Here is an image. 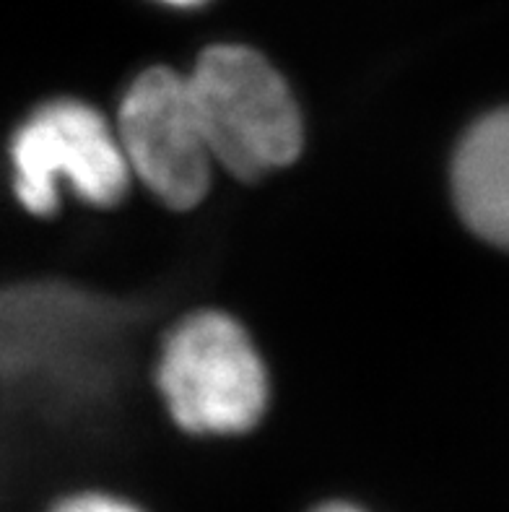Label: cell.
Instances as JSON below:
<instances>
[{
  "mask_svg": "<svg viewBox=\"0 0 509 512\" xmlns=\"http://www.w3.org/2000/svg\"><path fill=\"white\" fill-rule=\"evenodd\" d=\"M16 195L32 214L58 208L60 182L94 206H115L130 182L120 136L89 104L58 99L39 107L11 146Z\"/></svg>",
  "mask_w": 509,
  "mask_h": 512,
  "instance_id": "cell-3",
  "label": "cell"
},
{
  "mask_svg": "<svg viewBox=\"0 0 509 512\" xmlns=\"http://www.w3.org/2000/svg\"><path fill=\"white\" fill-rule=\"evenodd\" d=\"M162 3H169V6L187 8V6H198V3H203V0H162Z\"/></svg>",
  "mask_w": 509,
  "mask_h": 512,
  "instance_id": "cell-8",
  "label": "cell"
},
{
  "mask_svg": "<svg viewBox=\"0 0 509 512\" xmlns=\"http://www.w3.org/2000/svg\"><path fill=\"white\" fill-rule=\"evenodd\" d=\"M312 512H361V510L354 505H348V502H328V505L317 507V510Z\"/></svg>",
  "mask_w": 509,
  "mask_h": 512,
  "instance_id": "cell-7",
  "label": "cell"
},
{
  "mask_svg": "<svg viewBox=\"0 0 509 512\" xmlns=\"http://www.w3.org/2000/svg\"><path fill=\"white\" fill-rule=\"evenodd\" d=\"M117 136L130 172L162 203L190 208L206 195L213 154L187 76L151 68L120 104Z\"/></svg>",
  "mask_w": 509,
  "mask_h": 512,
  "instance_id": "cell-4",
  "label": "cell"
},
{
  "mask_svg": "<svg viewBox=\"0 0 509 512\" xmlns=\"http://www.w3.org/2000/svg\"><path fill=\"white\" fill-rule=\"evenodd\" d=\"M159 390L174 422L200 435H237L258 424L268 377L242 325L221 312H198L167 338Z\"/></svg>",
  "mask_w": 509,
  "mask_h": 512,
  "instance_id": "cell-2",
  "label": "cell"
},
{
  "mask_svg": "<svg viewBox=\"0 0 509 512\" xmlns=\"http://www.w3.org/2000/svg\"><path fill=\"white\" fill-rule=\"evenodd\" d=\"M452 188L465 224L491 245L509 247V107L465 133Z\"/></svg>",
  "mask_w": 509,
  "mask_h": 512,
  "instance_id": "cell-5",
  "label": "cell"
},
{
  "mask_svg": "<svg viewBox=\"0 0 509 512\" xmlns=\"http://www.w3.org/2000/svg\"><path fill=\"white\" fill-rule=\"evenodd\" d=\"M187 81L213 159L239 180H258L297 159L302 115L281 73L260 52L208 47Z\"/></svg>",
  "mask_w": 509,
  "mask_h": 512,
  "instance_id": "cell-1",
  "label": "cell"
},
{
  "mask_svg": "<svg viewBox=\"0 0 509 512\" xmlns=\"http://www.w3.org/2000/svg\"><path fill=\"white\" fill-rule=\"evenodd\" d=\"M52 512H141L128 502H120L115 497H104V494H78L71 500L60 502Z\"/></svg>",
  "mask_w": 509,
  "mask_h": 512,
  "instance_id": "cell-6",
  "label": "cell"
}]
</instances>
